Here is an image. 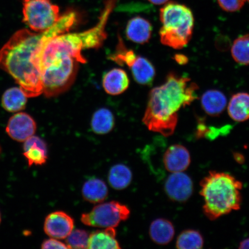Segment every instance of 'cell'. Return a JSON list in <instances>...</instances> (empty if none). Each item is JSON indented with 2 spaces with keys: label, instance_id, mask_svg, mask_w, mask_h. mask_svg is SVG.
Returning <instances> with one entry per match:
<instances>
[{
  "label": "cell",
  "instance_id": "6da1fadb",
  "mask_svg": "<svg viewBox=\"0 0 249 249\" xmlns=\"http://www.w3.org/2000/svg\"><path fill=\"white\" fill-rule=\"evenodd\" d=\"M73 11H68L51 29L43 33L27 29L16 32L0 50V68L16 80L28 98L42 93L41 74L35 65L37 53L47 40L69 32L77 21Z\"/></svg>",
  "mask_w": 249,
  "mask_h": 249
},
{
  "label": "cell",
  "instance_id": "7a4b0ae2",
  "mask_svg": "<svg viewBox=\"0 0 249 249\" xmlns=\"http://www.w3.org/2000/svg\"><path fill=\"white\" fill-rule=\"evenodd\" d=\"M198 89L190 78L168 74L163 85L149 92L143 123L152 132L165 137L172 135L178 124V112L197 98Z\"/></svg>",
  "mask_w": 249,
  "mask_h": 249
},
{
  "label": "cell",
  "instance_id": "3957f363",
  "mask_svg": "<svg viewBox=\"0 0 249 249\" xmlns=\"http://www.w3.org/2000/svg\"><path fill=\"white\" fill-rule=\"evenodd\" d=\"M200 186L204 199L202 209L210 220L240 209L243 183L231 174L211 171L202 179Z\"/></svg>",
  "mask_w": 249,
  "mask_h": 249
},
{
  "label": "cell",
  "instance_id": "277c9868",
  "mask_svg": "<svg viewBox=\"0 0 249 249\" xmlns=\"http://www.w3.org/2000/svg\"><path fill=\"white\" fill-rule=\"evenodd\" d=\"M162 26L160 31V42L174 49H181L191 40L195 26L192 11L176 2H167L160 11Z\"/></svg>",
  "mask_w": 249,
  "mask_h": 249
},
{
  "label": "cell",
  "instance_id": "5b68a950",
  "mask_svg": "<svg viewBox=\"0 0 249 249\" xmlns=\"http://www.w3.org/2000/svg\"><path fill=\"white\" fill-rule=\"evenodd\" d=\"M79 63L75 58L66 54L43 56L39 67L42 93L46 97L57 96L70 88L76 79Z\"/></svg>",
  "mask_w": 249,
  "mask_h": 249
},
{
  "label": "cell",
  "instance_id": "8992f818",
  "mask_svg": "<svg viewBox=\"0 0 249 249\" xmlns=\"http://www.w3.org/2000/svg\"><path fill=\"white\" fill-rule=\"evenodd\" d=\"M111 8L106 7L99 22L91 29L78 33H64L49 39L45 43L46 49L69 54L80 63L87 62L81 52L83 49L101 47L107 34L105 31Z\"/></svg>",
  "mask_w": 249,
  "mask_h": 249
},
{
  "label": "cell",
  "instance_id": "52a82bcc",
  "mask_svg": "<svg viewBox=\"0 0 249 249\" xmlns=\"http://www.w3.org/2000/svg\"><path fill=\"white\" fill-rule=\"evenodd\" d=\"M23 15L24 23L36 33L51 29L61 16L51 0H23Z\"/></svg>",
  "mask_w": 249,
  "mask_h": 249
},
{
  "label": "cell",
  "instance_id": "ba28073f",
  "mask_svg": "<svg viewBox=\"0 0 249 249\" xmlns=\"http://www.w3.org/2000/svg\"><path fill=\"white\" fill-rule=\"evenodd\" d=\"M129 208L116 201L99 204L89 213H83L81 221L84 225L98 228H116L119 224L128 219Z\"/></svg>",
  "mask_w": 249,
  "mask_h": 249
},
{
  "label": "cell",
  "instance_id": "9c48e42d",
  "mask_svg": "<svg viewBox=\"0 0 249 249\" xmlns=\"http://www.w3.org/2000/svg\"><path fill=\"white\" fill-rule=\"evenodd\" d=\"M164 191L170 200L185 202L194 192V183L191 177L183 172L171 173L165 182Z\"/></svg>",
  "mask_w": 249,
  "mask_h": 249
},
{
  "label": "cell",
  "instance_id": "30bf717a",
  "mask_svg": "<svg viewBox=\"0 0 249 249\" xmlns=\"http://www.w3.org/2000/svg\"><path fill=\"white\" fill-rule=\"evenodd\" d=\"M74 229V220L63 211H55L48 214L45 220L43 229L50 237L66 239Z\"/></svg>",
  "mask_w": 249,
  "mask_h": 249
},
{
  "label": "cell",
  "instance_id": "8fae6325",
  "mask_svg": "<svg viewBox=\"0 0 249 249\" xmlns=\"http://www.w3.org/2000/svg\"><path fill=\"white\" fill-rule=\"evenodd\" d=\"M36 124L34 118L26 113H18L12 116L6 127L10 138L18 142H24L34 135Z\"/></svg>",
  "mask_w": 249,
  "mask_h": 249
},
{
  "label": "cell",
  "instance_id": "7c38bea8",
  "mask_svg": "<svg viewBox=\"0 0 249 249\" xmlns=\"http://www.w3.org/2000/svg\"><path fill=\"white\" fill-rule=\"evenodd\" d=\"M124 65L131 70L134 79L140 85H149L153 82L155 69L147 58L138 56L133 53L126 58Z\"/></svg>",
  "mask_w": 249,
  "mask_h": 249
},
{
  "label": "cell",
  "instance_id": "4fadbf2b",
  "mask_svg": "<svg viewBox=\"0 0 249 249\" xmlns=\"http://www.w3.org/2000/svg\"><path fill=\"white\" fill-rule=\"evenodd\" d=\"M191 162L188 149L180 144H174L167 148L163 155V164L171 173L183 172Z\"/></svg>",
  "mask_w": 249,
  "mask_h": 249
},
{
  "label": "cell",
  "instance_id": "5bb4252c",
  "mask_svg": "<svg viewBox=\"0 0 249 249\" xmlns=\"http://www.w3.org/2000/svg\"><path fill=\"white\" fill-rule=\"evenodd\" d=\"M23 155L29 166H42L48 159L46 142L38 136H33L24 142Z\"/></svg>",
  "mask_w": 249,
  "mask_h": 249
},
{
  "label": "cell",
  "instance_id": "9a60e30c",
  "mask_svg": "<svg viewBox=\"0 0 249 249\" xmlns=\"http://www.w3.org/2000/svg\"><path fill=\"white\" fill-rule=\"evenodd\" d=\"M152 31V25L148 20L137 17L132 18L127 23L126 35L127 38L131 41L144 44L150 39Z\"/></svg>",
  "mask_w": 249,
  "mask_h": 249
},
{
  "label": "cell",
  "instance_id": "2e32d148",
  "mask_svg": "<svg viewBox=\"0 0 249 249\" xmlns=\"http://www.w3.org/2000/svg\"><path fill=\"white\" fill-rule=\"evenodd\" d=\"M202 108L208 116L217 117L225 111L227 99L224 93L217 89H209L201 98Z\"/></svg>",
  "mask_w": 249,
  "mask_h": 249
},
{
  "label": "cell",
  "instance_id": "e0dca14e",
  "mask_svg": "<svg viewBox=\"0 0 249 249\" xmlns=\"http://www.w3.org/2000/svg\"><path fill=\"white\" fill-rule=\"evenodd\" d=\"M129 86V80L125 71L115 68L108 71L103 77V87L108 94L120 95Z\"/></svg>",
  "mask_w": 249,
  "mask_h": 249
},
{
  "label": "cell",
  "instance_id": "ac0fdd59",
  "mask_svg": "<svg viewBox=\"0 0 249 249\" xmlns=\"http://www.w3.org/2000/svg\"><path fill=\"white\" fill-rule=\"evenodd\" d=\"M116 228L108 227L98 230L89 234L88 247L91 249H119L121 247L116 239Z\"/></svg>",
  "mask_w": 249,
  "mask_h": 249
},
{
  "label": "cell",
  "instance_id": "d6986e66",
  "mask_svg": "<svg viewBox=\"0 0 249 249\" xmlns=\"http://www.w3.org/2000/svg\"><path fill=\"white\" fill-rule=\"evenodd\" d=\"M149 234L155 244L166 245L173 240L175 235V229L170 220L158 218L151 223Z\"/></svg>",
  "mask_w": 249,
  "mask_h": 249
},
{
  "label": "cell",
  "instance_id": "ffe728a7",
  "mask_svg": "<svg viewBox=\"0 0 249 249\" xmlns=\"http://www.w3.org/2000/svg\"><path fill=\"white\" fill-rule=\"evenodd\" d=\"M230 118L236 122L249 119V93L239 92L233 95L227 107Z\"/></svg>",
  "mask_w": 249,
  "mask_h": 249
},
{
  "label": "cell",
  "instance_id": "44dd1931",
  "mask_svg": "<svg viewBox=\"0 0 249 249\" xmlns=\"http://www.w3.org/2000/svg\"><path fill=\"white\" fill-rule=\"evenodd\" d=\"M108 188L104 180L92 178L87 180L83 186V198L90 203H101L107 197Z\"/></svg>",
  "mask_w": 249,
  "mask_h": 249
},
{
  "label": "cell",
  "instance_id": "7402d4cb",
  "mask_svg": "<svg viewBox=\"0 0 249 249\" xmlns=\"http://www.w3.org/2000/svg\"><path fill=\"white\" fill-rule=\"evenodd\" d=\"M27 98L20 87H12L8 89L2 95V107L6 111L17 113L26 107Z\"/></svg>",
  "mask_w": 249,
  "mask_h": 249
},
{
  "label": "cell",
  "instance_id": "603a6c76",
  "mask_svg": "<svg viewBox=\"0 0 249 249\" xmlns=\"http://www.w3.org/2000/svg\"><path fill=\"white\" fill-rule=\"evenodd\" d=\"M115 124L114 115L107 108L99 109L93 114L91 120L93 132L98 135H105L110 132Z\"/></svg>",
  "mask_w": 249,
  "mask_h": 249
},
{
  "label": "cell",
  "instance_id": "cb8c5ba5",
  "mask_svg": "<svg viewBox=\"0 0 249 249\" xmlns=\"http://www.w3.org/2000/svg\"><path fill=\"white\" fill-rule=\"evenodd\" d=\"M132 179V171L126 165H114L109 171L108 182L114 189L123 190L126 188L130 185Z\"/></svg>",
  "mask_w": 249,
  "mask_h": 249
},
{
  "label": "cell",
  "instance_id": "d4e9b609",
  "mask_svg": "<svg viewBox=\"0 0 249 249\" xmlns=\"http://www.w3.org/2000/svg\"><path fill=\"white\" fill-rule=\"evenodd\" d=\"M204 240L201 233L195 230H186L177 239L176 248L179 249H198L203 248Z\"/></svg>",
  "mask_w": 249,
  "mask_h": 249
},
{
  "label": "cell",
  "instance_id": "484cf974",
  "mask_svg": "<svg viewBox=\"0 0 249 249\" xmlns=\"http://www.w3.org/2000/svg\"><path fill=\"white\" fill-rule=\"evenodd\" d=\"M231 52L236 62L242 65H249V34L236 38L233 43Z\"/></svg>",
  "mask_w": 249,
  "mask_h": 249
},
{
  "label": "cell",
  "instance_id": "4316f807",
  "mask_svg": "<svg viewBox=\"0 0 249 249\" xmlns=\"http://www.w3.org/2000/svg\"><path fill=\"white\" fill-rule=\"evenodd\" d=\"M89 235L86 230H74L66 238V244L70 249H87Z\"/></svg>",
  "mask_w": 249,
  "mask_h": 249
},
{
  "label": "cell",
  "instance_id": "83f0119b",
  "mask_svg": "<svg viewBox=\"0 0 249 249\" xmlns=\"http://www.w3.org/2000/svg\"><path fill=\"white\" fill-rule=\"evenodd\" d=\"M223 10L234 12L240 10L244 5L246 0H217Z\"/></svg>",
  "mask_w": 249,
  "mask_h": 249
},
{
  "label": "cell",
  "instance_id": "f1b7e54d",
  "mask_svg": "<svg viewBox=\"0 0 249 249\" xmlns=\"http://www.w3.org/2000/svg\"><path fill=\"white\" fill-rule=\"evenodd\" d=\"M42 249H70L64 243L58 241L57 239L51 238L42 242Z\"/></svg>",
  "mask_w": 249,
  "mask_h": 249
},
{
  "label": "cell",
  "instance_id": "f546056e",
  "mask_svg": "<svg viewBox=\"0 0 249 249\" xmlns=\"http://www.w3.org/2000/svg\"><path fill=\"white\" fill-rule=\"evenodd\" d=\"M174 60H175L177 63L180 65H185L188 63V58L185 55L181 54H177L174 55Z\"/></svg>",
  "mask_w": 249,
  "mask_h": 249
},
{
  "label": "cell",
  "instance_id": "4dcf8cb0",
  "mask_svg": "<svg viewBox=\"0 0 249 249\" xmlns=\"http://www.w3.org/2000/svg\"><path fill=\"white\" fill-rule=\"evenodd\" d=\"M239 249H249V238L245 239L240 242Z\"/></svg>",
  "mask_w": 249,
  "mask_h": 249
},
{
  "label": "cell",
  "instance_id": "1f68e13d",
  "mask_svg": "<svg viewBox=\"0 0 249 249\" xmlns=\"http://www.w3.org/2000/svg\"><path fill=\"white\" fill-rule=\"evenodd\" d=\"M148 1L154 5H163L166 4L169 0H148Z\"/></svg>",
  "mask_w": 249,
  "mask_h": 249
},
{
  "label": "cell",
  "instance_id": "d6a6232c",
  "mask_svg": "<svg viewBox=\"0 0 249 249\" xmlns=\"http://www.w3.org/2000/svg\"><path fill=\"white\" fill-rule=\"evenodd\" d=\"M234 158L235 160L238 161L239 163H241V161L244 160V158L243 156H241L240 154H235L234 155Z\"/></svg>",
  "mask_w": 249,
  "mask_h": 249
},
{
  "label": "cell",
  "instance_id": "836d02e7",
  "mask_svg": "<svg viewBox=\"0 0 249 249\" xmlns=\"http://www.w3.org/2000/svg\"><path fill=\"white\" fill-rule=\"evenodd\" d=\"M1 214H0V223H1Z\"/></svg>",
  "mask_w": 249,
  "mask_h": 249
},
{
  "label": "cell",
  "instance_id": "e575fe53",
  "mask_svg": "<svg viewBox=\"0 0 249 249\" xmlns=\"http://www.w3.org/2000/svg\"><path fill=\"white\" fill-rule=\"evenodd\" d=\"M0 153H1V147H0Z\"/></svg>",
  "mask_w": 249,
  "mask_h": 249
},
{
  "label": "cell",
  "instance_id": "d590c367",
  "mask_svg": "<svg viewBox=\"0 0 249 249\" xmlns=\"http://www.w3.org/2000/svg\"><path fill=\"white\" fill-rule=\"evenodd\" d=\"M247 1L249 2V0H247Z\"/></svg>",
  "mask_w": 249,
  "mask_h": 249
}]
</instances>
